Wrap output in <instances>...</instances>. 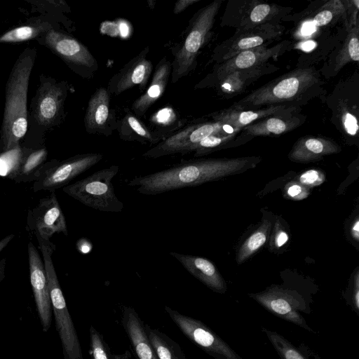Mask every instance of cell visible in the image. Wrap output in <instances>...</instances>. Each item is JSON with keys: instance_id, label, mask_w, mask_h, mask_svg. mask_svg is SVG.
Wrapping results in <instances>:
<instances>
[{"instance_id": "9", "label": "cell", "mask_w": 359, "mask_h": 359, "mask_svg": "<svg viewBox=\"0 0 359 359\" xmlns=\"http://www.w3.org/2000/svg\"><path fill=\"white\" fill-rule=\"evenodd\" d=\"M101 154L87 153L77 154L63 161L53 159L46 162L41 168L39 177L32 186L34 192L41 190L55 191L63 188L74 178L100 162Z\"/></svg>"}, {"instance_id": "28", "label": "cell", "mask_w": 359, "mask_h": 359, "mask_svg": "<svg viewBox=\"0 0 359 359\" xmlns=\"http://www.w3.org/2000/svg\"><path fill=\"white\" fill-rule=\"evenodd\" d=\"M341 45L337 46L321 69L327 77L335 76L347 64L359 61V23L345 29Z\"/></svg>"}, {"instance_id": "1", "label": "cell", "mask_w": 359, "mask_h": 359, "mask_svg": "<svg viewBox=\"0 0 359 359\" xmlns=\"http://www.w3.org/2000/svg\"><path fill=\"white\" fill-rule=\"evenodd\" d=\"M260 161L258 156L181 161L166 169L136 176L127 185L137 187L141 194L154 196L240 173L255 168Z\"/></svg>"}, {"instance_id": "15", "label": "cell", "mask_w": 359, "mask_h": 359, "mask_svg": "<svg viewBox=\"0 0 359 359\" xmlns=\"http://www.w3.org/2000/svg\"><path fill=\"white\" fill-rule=\"evenodd\" d=\"M165 311L194 343L216 359H242L224 340L198 320L181 314L168 306Z\"/></svg>"}, {"instance_id": "29", "label": "cell", "mask_w": 359, "mask_h": 359, "mask_svg": "<svg viewBox=\"0 0 359 359\" xmlns=\"http://www.w3.org/2000/svg\"><path fill=\"white\" fill-rule=\"evenodd\" d=\"M121 323L139 359H158L148 339L144 324L133 308L123 307Z\"/></svg>"}, {"instance_id": "42", "label": "cell", "mask_w": 359, "mask_h": 359, "mask_svg": "<svg viewBox=\"0 0 359 359\" xmlns=\"http://www.w3.org/2000/svg\"><path fill=\"white\" fill-rule=\"evenodd\" d=\"M359 276L358 272L356 273L355 276V294L353 296V302L356 309L359 308V291H358Z\"/></svg>"}, {"instance_id": "21", "label": "cell", "mask_w": 359, "mask_h": 359, "mask_svg": "<svg viewBox=\"0 0 359 359\" xmlns=\"http://www.w3.org/2000/svg\"><path fill=\"white\" fill-rule=\"evenodd\" d=\"M111 94L106 88H99L90 97L84 126L89 134L109 136L116 129V112L110 108Z\"/></svg>"}, {"instance_id": "45", "label": "cell", "mask_w": 359, "mask_h": 359, "mask_svg": "<svg viewBox=\"0 0 359 359\" xmlns=\"http://www.w3.org/2000/svg\"><path fill=\"white\" fill-rule=\"evenodd\" d=\"M6 263V261L5 258L0 259V283L5 278Z\"/></svg>"}, {"instance_id": "13", "label": "cell", "mask_w": 359, "mask_h": 359, "mask_svg": "<svg viewBox=\"0 0 359 359\" xmlns=\"http://www.w3.org/2000/svg\"><path fill=\"white\" fill-rule=\"evenodd\" d=\"M292 48V41L284 40L271 46H261L239 53L229 60L215 65L212 72L196 84L195 88H207L211 83L231 72L259 67L270 60H276Z\"/></svg>"}, {"instance_id": "31", "label": "cell", "mask_w": 359, "mask_h": 359, "mask_svg": "<svg viewBox=\"0 0 359 359\" xmlns=\"http://www.w3.org/2000/svg\"><path fill=\"white\" fill-rule=\"evenodd\" d=\"M115 130L119 137L124 141L156 145L163 140L128 109L122 118L116 121Z\"/></svg>"}, {"instance_id": "34", "label": "cell", "mask_w": 359, "mask_h": 359, "mask_svg": "<svg viewBox=\"0 0 359 359\" xmlns=\"http://www.w3.org/2000/svg\"><path fill=\"white\" fill-rule=\"evenodd\" d=\"M271 229V221L264 219L259 226L244 241L237 254L236 261L238 264L243 263L266 243Z\"/></svg>"}, {"instance_id": "23", "label": "cell", "mask_w": 359, "mask_h": 359, "mask_svg": "<svg viewBox=\"0 0 359 359\" xmlns=\"http://www.w3.org/2000/svg\"><path fill=\"white\" fill-rule=\"evenodd\" d=\"M300 110L271 115L257 121L242 129V133L250 139L257 136H279L292 131L302 124L306 116Z\"/></svg>"}, {"instance_id": "41", "label": "cell", "mask_w": 359, "mask_h": 359, "mask_svg": "<svg viewBox=\"0 0 359 359\" xmlns=\"http://www.w3.org/2000/svg\"><path fill=\"white\" fill-rule=\"evenodd\" d=\"M201 0H178L173 8V13L177 15L183 12L189 6L199 2Z\"/></svg>"}, {"instance_id": "18", "label": "cell", "mask_w": 359, "mask_h": 359, "mask_svg": "<svg viewBox=\"0 0 359 359\" xmlns=\"http://www.w3.org/2000/svg\"><path fill=\"white\" fill-rule=\"evenodd\" d=\"M316 2L298 15L285 17L282 22L298 20L297 27L304 34H313L321 29L331 28L338 22H342L347 28V20L343 0H328Z\"/></svg>"}, {"instance_id": "26", "label": "cell", "mask_w": 359, "mask_h": 359, "mask_svg": "<svg viewBox=\"0 0 359 359\" xmlns=\"http://www.w3.org/2000/svg\"><path fill=\"white\" fill-rule=\"evenodd\" d=\"M192 276L202 282L212 290L224 293L226 291V282L222 275L209 259L189 255L172 252L170 253Z\"/></svg>"}, {"instance_id": "38", "label": "cell", "mask_w": 359, "mask_h": 359, "mask_svg": "<svg viewBox=\"0 0 359 359\" xmlns=\"http://www.w3.org/2000/svg\"><path fill=\"white\" fill-rule=\"evenodd\" d=\"M308 189L322 184L325 180V175L318 169H310L301 173L294 179Z\"/></svg>"}, {"instance_id": "2", "label": "cell", "mask_w": 359, "mask_h": 359, "mask_svg": "<svg viewBox=\"0 0 359 359\" xmlns=\"http://www.w3.org/2000/svg\"><path fill=\"white\" fill-rule=\"evenodd\" d=\"M324 82L314 67L303 66L265 83L231 107L257 109L275 105L300 107L319 96Z\"/></svg>"}, {"instance_id": "4", "label": "cell", "mask_w": 359, "mask_h": 359, "mask_svg": "<svg viewBox=\"0 0 359 359\" xmlns=\"http://www.w3.org/2000/svg\"><path fill=\"white\" fill-rule=\"evenodd\" d=\"M223 0H214L200 8L189 21L188 32L182 44L172 50L171 81L172 83L189 74L195 69L196 59L201 50L212 35L216 16Z\"/></svg>"}, {"instance_id": "36", "label": "cell", "mask_w": 359, "mask_h": 359, "mask_svg": "<svg viewBox=\"0 0 359 359\" xmlns=\"http://www.w3.org/2000/svg\"><path fill=\"white\" fill-rule=\"evenodd\" d=\"M262 330L266 334L280 359H306L303 353L283 336L265 327H262Z\"/></svg>"}, {"instance_id": "14", "label": "cell", "mask_w": 359, "mask_h": 359, "mask_svg": "<svg viewBox=\"0 0 359 359\" xmlns=\"http://www.w3.org/2000/svg\"><path fill=\"white\" fill-rule=\"evenodd\" d=\"M67 95V85L51 78L41 79L32 101V115L35 123L45 128L58 124L63 118L64 103Z\"/></svg>"}, {"instance_id": "33", "label": "cell", "mask_w": 359, "mask_h": 359, "mask_svg": "<svg viewBox=\"0 0 359 359\" xmlns=\"http://www.w3.org/2000/svg\"><path fill=\"white\" fill-rule=\"evenodd\" d=\"M53 28L50 22L35 20L28 25L11 29L0 36V43H18L32 39H39Z\"/></svg>"}, {"instance_id": "11", "label": "cell", "mask_w": 359, "mask_h": 359, "mask_svg": "<svg viewBox=\"0 0 359 359\" xmlns=\"http://www.w3.org/2000/svg\"><path fill=\"white\" fill-rule=\"evenodd\" d=\"M220 121L197 123L175 131L142 154L144 157L158 158L175 154H186L196 149L206 137L229 128Z\"/></svg>"}, {"instance_id": "7", "label": "cell", "mask_w": 359, "mask_h": 359, "mask_svg": "<svg viewBox=\"0 0 359 359\" xmlns=\"http://www.w3.org/2000/svg\"><path fill=\"white\" fill-rule=\"evenodd\" d=\"M293 8L259 0H229L221 18L220 26L236 31L265 24L280 25Z\"/></svg>"}, {"instance_id": "22", "label": "cell", "mask_w": 359, "mask_h": 359, "mask_svg": "<svg viewBox=\"0 0 359 359\" xmlns=\"http://www.w3.org/2000/svg\"><path fill=\"white\" fill-rule=\"evenodd\" d=\"M278 69L275 65L267 62L259 67L237 70L224 75L207 88H215L219 95L227 99L232 98L242 93L262 76L272 74Z\"/></svg>"}, {"instance_id": "24", "label": "cell", "mask_w": 359, "mask_h": 359, "mask_svg": "<svg viewBox=\"0 0 359 359\" xmlns=\"http://www.w3.org/2000/svg\"><path fill=\"white\" fill-rule=\"evenodd\" d=\"M341 150L340 146L332 139L323 136L306 135L295 142L288 158L296 163H310L319 161L325 156L339 153Z\"/></svg>"}, {"instance_id": "16", "label": "cell", "mask_w": 359, "mask_h": 359, "mask_svg": "<svg viewBox=\"0 0 359 359\" xmlns=\"http://www.w3.org/2000/svg\"><path fill=\"white\" fill-rule=\"evenodd\" d=\"M249 296L273 315L313 332L299 313L308 312L303 297L296 291L276 286Z\"/></svg>"}, {"instance_id": "3", "label": "cell", "mask_w": 359, "mask_h": 359, "mask_svg": "<svg viewBox=\"0 0 359 359\" xmlns=\"http://www.w3.org/2000/svg\"><path fill=\"white\" fill-rule=\"evenodd\" d=\"M36 50L26 48L15 62L8 76L0 130V154L20 146L27 131V93Z\"/></svg>"}, {"instance_id": "5", "label": "cell", "mask_w": 359, "mask_h": 359, "mask_svg": "<svg viewBox=\"0 0 359 359\" xmlns=\"http://www.w3.org/2000/svg\"><path fill=\"white\" fill-rule=\"evenodd\" d=\"M36 239L43 259L53 314L60 339L64 359H83L76 330L68 311L52 261V255L56 246L50 240Z\"/></svg>"}, {"instance_id": "10", "label": "cell", "mask_w": 359, "mask_h": 359, "mask_svg": "<svg viewBox=\"0 0 359 359\" xmlns=\"http://www.w3.org/2000/svg\"><path fill=\"white\" fill-rule=\"evenodd\" d=\"M40 39L80 76L91 79L98 70L97 61L88 48L71 35L52 28Z\"/></svg>"}, {"instance_id": "27", "label": "cell", "mask_w": 359, "mask_h": 359, "mask_svg": "<svg viewBox=\"0 0 359 359\" xmlns=\"http://www.w3.org/2000/svg\"><path fill=\"white\" fill-rule=\"evenodd\" d=\"M171 74V62L164 56L156 65L147 89L132 104V111L137 117L143 116L147 110L163 95Z\"/></svg>"}, {"instance_id": "39", "label": "cell", "mask_w": 359, "mask_h": 359, "mask_svg": "<svg viewBox=\"0 0 359 359\" xmlns=\"http://www.w3.org/2000/svg\"><path fill=\"white\" fill-rule=\"evenodd\" d=\"M283 193L285 197L294 201L305 199L310 194L309 189L295 180L290 182L285 185Z\"/></svg>"}, {"instance_id": "8", "label": "cell", "mask_w": 359, "mask_h": 359, "mask_svg": "<svg viewBox=\"0 0 359 359\" xmlns=\"http://www.w3.org/2000/svg\"><path fill=\"white\" fill-rule=\"evenodd\" d=\"M358 76L339 83L327 99L332 111L331 121L348 140L358 138L359 87Z\"/></svg>"}, {"instance_id": "20", "label": "cell", "mask_w": 359, "mask_h": 359, "mask_svg": "<svg viewBox=\"0 0 359 359\" xmlns=\"http://www.w3.org/2000/svg\"><path fill=\"white\" fill-rule=\"evenodd\" d=\"M149 52L147 46L111 76L107 88L111 95H118L135 86L145 90L153 70L151 62L147 59Z\"/></svg>"}, {"instance_id": "37", "label": "cell", "mask_w": 359, "mask_h": 359, "mask_svg": "<svg viewBox=\"0 0 359 359\" xmlns=\"http://www.w3.org/2000/svg\"><path fill=\"white\" fill-rule=\"evenodd\" d=\"M90 349L93 359H128L130 353L126 351L123 354H113L102 336L96 329L90 327Z\"/></svg>"}, {"instance_id": "12", "label": "cell", "mask_w": 359, "mask_h": 359, "mask_svg": "<svg viewBox=\"0 0 359 359\" xmlns=\"http://www.w3.org/2000/svg\"><path fill=\"white\" fill-rule=\"evenodd\" d=\"M283 25L265 24L256 27L236 31L230 38L218 44L212 50L211 62L222 63L241 52L261 46H269L279 39L285 31Z\"/></svg>"}, {"instance_id": "30", "label": "cell", "mask_w": 359, "mask_h": 359, "mask_svg": "<svg viewBox=\"0 0 359 359\" xmlns=\"http://www.w3.org/2000/svg\"><path fill=\"white\" fill-rule=\"evenodd\" d=\"M47 155L46 148L34 149L22 147L21 154L16 165L6 177L15 183L34 182L39 177Z\"/></svg>"}, {"instance_id": "46", "label": "cell", "mask_w": 359, "mask_h": 359, "mask_svg": "<svg viewBox=\"0 0 359 359\" xmlns=\"http://www.w3.org/2000/svg\"><path fill=\"white\" fill-rule=\"evenodd\" d=\"M147 3H148V6L151 8V9H153L155 6V1H153V0H148L147 1Z\"/></svg>"}, {"instance_id": "32", "label": "cell", "mask_w": 359, "mask_h": 359, "mask_svg": "<svg viewBox=\"0 0 359 359\" xmlns=\"http://www.w3.org/2000/svg\"><path fill=\"white\" fill-rule=\"evenodd\" d=\"M144 329L158 359H187L179 344L165 333L148 325Z\"/></svg>"}, {"instance_id": "43", "label": "cell", "mask_w": 359, "mask_h": 359, "mask_svg": "<svg viewBox=\"0 0 359 359\" xmlns=\"http://www.w3.org/2000/svg\"><path fill=\"white\" fill-rule=\"evenodd\" d=\"M351 236L356 241L359 240V220L356 218L351 228Z\"/></svg>"}, {"instance_id": "25", "label": "cell", "mask_w": 359, "mask_h": 359, "mask_svg": "<svg viewBox=\"0 0 359 359\" xmlns=\"http://www.w3.org/2000/svg\"><path fill=\"white\" fill-rule=\"evenodd\" d=\"M298 110H301V108L290 105H275L257 109H239L231 106L212 113L210 116L214 121H220L234 128L243 129L267 116Z\"/></svg>"}, {"instance_id": "6", "label": "cell", "mask_w": 359, "mask_h": 359, "mask_svg": "<svg viewBox=\"0 0 359 359\" xmlns=\"http://www.w3.org/2000/svg\"><path fill=\"white\" fill-rule=\"evenodd\" d=\"M118 170V165H112L69 184L62 188V191L84 205L94 210L120 212L123 208V203L116 195L112 184V180Z\"/></svg>"}, {"instance_id": "40", "label": "cell", "mask_w": 359, "mask_h": 359, "mask_svg": "<svg viewBox=\"0 0 359 359\" xmlns=\"http://www.w3.org/2000/svg\"><path fill=\"white\" fill-rule=\"evenodd\" d=\"M288 234L285 231L282 227L280 226L279 223L276 224L274 226L273 234L271 240V246L273 248L278 249L285 245L288 241Z\"/></svg>"}, {"instance_id": "19", "label": "cell", "mask_w": 359, "mask_h": 359, "mask_svg": "<svg viewBox=\"0 0 359 359\" xmlns=\"http://www.w3.org/2000/svg\"><path fill=\"white\" fill-rule=\"evenodd\" d=\"M27 248L29 278L34 301L42 330L48 332L51 325L53 309L43 261L32 242L28 243Z\"/></svg>"}, {"instance_id": "44", "label": "cell", "mask_w": 359, "mask_h": 359, "mask_svg": "<svg viewBox=\"0 0 359 359\" xmlns=\"http://www.w3.org/2000/svg\"><path fill=\"white\" fill-rule=\"evenodd\" d=\"M14 238L13 234L8 235L0 241V252L6 248L8 243Z\"/></svg>"}, {"instance_id": "35", "label": "cell", "mask_w": 359, "mask_h": 359, "mask_svg": "<svg viewBox=\"0 0 359 359\" xmlns=\"http://www.w3.org/2000/svg\"><path fill=\"white\" fill-rule=\"evenodd\" d=\"M152 124L156 127L154 131L162 139L172 134L171 130H176L180 125L177 113L171 107H164L151 117Z\"/></svg>"}, {"instance_id": "17", "label": "cell", "mask_w": 359, "mask_h": 359, "mask_svg": "<svg viewBox=\"0 0 359 359\" xmlns=\"http://www.w3.org/2000/svg\"><path fill=\"white\" fill-rule=\"evenodd\" d=\"M27 227L36 238L50 240L54 233L68 235L66 219L55 191L39 200L27 214Z\"/></svg>"}]
</instances>
